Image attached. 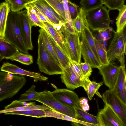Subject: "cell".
Instances as JSON below:
<instances>
[{
    "instance_id": "cell-1",
    "label": "cell",
    "mask_w": 126,
    "mask_h": 126,
    "mask_svg": "<svg viewBox=\"0 0 126 126\" xmlns=\"http://www.w3.org/2000/svg\"><path fill=\"white\" fill-rule=\"evenodd\" d=\"M26 82L23 76L0 71V102L13 97Z\"/></svg>"
},
{
    "instance_id": "cell-2",
    "label": "cell",
    "mask_w": 126,
    "mask_h": 126,
    "mask_svg": "<svg viewBox=\"0 0 126 126\" xmlns=\"http://www.w3.org/2000/svg\"><path fill=\"white\" fill-rule=\"evenodd\" d=\"M38 43V57L36 63L40 71L49 75L62 73L63 68L56 63L51 56L39 34Z\"/></svg>"
},
{
    "instance_id": "cell-3",
    "label": "cell",
    "mask_w": 126,
    "mask_h": 126,
    "mask_svg": "<svg viewBox=\"0 0 126 126\" xmlns=\"http://www.w3.org/2000/svg\"><path fill=\"white\" fill-rule=\"evenodd\" d=\"M4 38L14 45L20 52L28 54L22 37L19 28L16 12L10 11L7 21Z\"/></svg>"
},
{
    "instance_id": "cell-4",
    "label": "cell",
    "mask_w": 126,
    "mask_h": 126,
    "mask_svg": "<svg viewBox=\"0 0 126 126\" xmlns=\"http://www.w3.org/2000/svg\"><path fill=\"white\" fill-rule=\"evenodd\" d=\"M109 11L102 5L87 11L86 19L89 28L98 32L109 28L111 22Z\"/></svg>"
},
{
    "instance_id": "cell-5",
    "label": "cell",
    "mask_w": 126,
    "mask_h": 126,
    "mask_svg": "<svg viewBox=\"0 0 126 126\" xmlns=\"http://www.w3.org/2000/svg\"><path fill=\"white\" fill-rule=\"evenodd\" d=\"M36 101L46 105L52 110L77 118L74 108L65 106L61 103L53 96L51 92L46 90L39 92L36 97Z\"/></svg>"
},
{
    "instance_id": "cell-6",
    "label": "cell",
    "mask_w": 126,
    "mask_h": 126,
    "mask_svg": "<svg viewBox=\"0 0 126 126\" xmlns=\"http://www.w3.org/2000/svg\"><path fill=\"white\" fill-rule=\"evenodd\" d=\"M64 23L56 25L63 35L69 55L70 59L80 63L81 60V48L80 40V34L75 32L71 33L65 29Z\"/></svg>"
},
{
    "instance_id": "cell-7",
    "label": "cell",
    "mask_w": 126,
    "mask_h": 126,
    "mask_svg": "<svg viewBox=\"0 0 126 126\" xmlns=\"http://www.w3.org/2000/svg\"><path fill=\"white\" fill-rule=\"evenodd\" d=\"M105 104L112 109L126 126V104L111 90L106 91L103 94L102 98Z\"/></svg>"
},
{
    "instance_id": "cell-8",
    "label": "cell",
    "mask_w": 126,
    "mask_h": 126,
    "mask_svg": "<svg viewBox=\"0 0 126 126\" xmlns=\"http://www.w3.org/2000/svg\"><path fill=\"white\" fill-rule=\"evenodd\" d=\"M18 23L21 36L24 43L27 49L33 48L31 39V24L28 18L26 10L16 12Z\"/></svg>"
},
{
    "instance_id": "cell-9",
    "label": "cell",
    "mask_w": 126,
    "mask_h": 126,
    "mask_svg": "<svg viewBox=\"0 0 126 126\" xmlns=\"http://www.w3.org/2000/svg\"><path fill=\"white\" fill-rule=\"evenodd\" d=\"M51 93L55 98L63 105L81 109L79 97L74 91L66 89L57 88Z\"/></svg>"
},
{
    "instance_id": "cell-10",
    "label": "cell",
    "mask_w": 126,
    "mask_h": 126,
    "mask_svg": "<svg viewBox=\"0 0 126 126\" xmlns=\"http://www.w3.org/2000/svg\"><path fill=\"white\" fill-rule=\"evenodd\" d=\"M113 31L114 34L107 51L109 63L114 60L119 56L126 53V44L124 40L122 32L118 33L113 30Z\"/></svg>"
},
{
    "instance_id": "cell-11",
    "label": "cell",
    "mask_w": 126,
    "mask_h": 126,
    "mask_svg": "<svg viewBox=\"0 0 126 126\" xmlns=\"http://www.w3.org/2000/svg\"><path fill=\"white\" fill-rule=\"evenodd\" d=\"M97 116L100 126H125L117 114L106 104L100 110Z\"/></svg>"
},
{
    "instance_id": "cell-12",
    "label": "cell",
    "mask_w": 126,
    "mask_h": 126,
    "mask_svg": "<svg viewBox=\"0 0 126 126\" xmlns=\"http://www.w3.org/2000/svg\"><path fill=\"white\" fill-rule=\"evenodd\" d=\"M119 67L110 62L106 65H102L98 68L103 77V82L109 90L114 87L116 82Z\"/></svg>"
},
{
    "instance_id": "cell-13",
    "label": "cell",
    "mask_w": 126,
    "mask_h": 126,
    "mask_svg": "<svg viewBox=\"0 0 126 126\" xmlns=\"http://www.w3.org/2000/svg\"><path fill=\"white\" fill-rule=\"evenodd\" d=\"M0 71L13 74L25 75L34 78V81H46L48 78L39 73L28 71L9 63H4L0 68Z\"/></svg>"
},
{
    "instance_id": "cell-14",
    "label": "cell",
    "mask_w": 126,
    "mask_h": 126,
    "mask_svg": "<svg viewBox=\"0 0 126 126\" xmlns=\"http://www.w3.org/2000/svg\"><path fill=\"white\" fill-rule=\"evenodd\" d=\"M45 30L51 35L69 59V55L64 37L56 25L43 22Z\"/></svg>"
},
{
    "instance_id": "cell-15",
    "label": "cell",
    "mask_w": 126,
    "mask_h": 126,
    "mask_svg": "<svg viewBox=\"0 0 126 126\" xmlns=\"http://www.w3.org/2000/svg\"><path fill=\"white\" fill-rule=\"evenodd\" d=\"M62 82L68 89L74 90L79 87H83L82 82L77 76L69 65L63 69L62 73L61 74Z\"/></svg>"
},
{
    "instance_id": "cell-16",
    "label": "cell",
    "mask_w": 126,
    "mask_h": 126,
    "mask_svg": "<svg viewBox=\"0 0 126 126\" xmlns=\"http://www.w3.org/2000/svg\"><path fill=\"white\" fill-rule=\"evenodd\" d=\"M126 74L125 67H119L115 83L111 90L125 104H126Z\"/></svg>"
},
{
    "instance_id": "cell-17",
    "label": "cell",
    "mask_w": 126,
    "mask_h": 126,
    "mask_svg": "<svg viewBox=\"0 0 126 126\" xmlns=\"http://www.w3.org/2000/svg\"><path fill=\"white\" fill-rule=\"evenodd\" d=\"M80 35L81 53L85 62L89 64L92 68L98 69L102 65L97 59L83 35L82 33Z\"/></svg>"
},
{
    "instance_id": "cell-18",
    "label": "cell",
    "mask_w": 126,
    "mask_h": 126,
    "mask_svg": "<svg viewBox=\"0 0 126 126\" xmlns=\"http://www.w3.org/2000/svg\"><path fill=\"white\" fill-rule=\"evenodd\" d=\"M18 50L13 44L4 38H0V55L2 59H7Z\"/></svg>"
},
{
    "instance_id": "cell-19",
    "label": "cell",
    "mask_w": 126,
    "mask_h": 126,
    "mask_svg": "<svg viewBox=\"0 0 126 126\" xmlns=\"http://www.w3.org/2000/svg\"><path fill=\"white\" fill-rule=\"evenodd\" d=\"M86 12L81 7L79 8L78 16L75 19L72 20L75 32L79 34H81L85 27H88L86 19Z\"/></svg>"
},
{
    "instance_id": "cell-20",
    "label": "cell",
    "mask_w": 126,
    "mask_h": 126,
    "mask_svg": "<svg viewBox=\"0 0 126 126\" xmlns=\"http://www.w3.org/2000/svg\"><path fill=\"white\" fill-rule=\"evenodd\" d=\"M74 108L76 114L77 119L90 124L93 126H100L97 116L91 114L80 108Z\"/></svg>"
},
{
    "instance_id": "cell-21",
    "label": "cell",
    "mask_w": 126,
    "mask_h": 126,
    "mask_svg": "<svg viewBox=\"0 0 126 126\" xmlns=\"http://www.w3.org/2000/svg\"><path fill=\"white\" fill-rule=\"evenodd\" d=\"M10 11V6L8 3L3 2L0 4V38H4L7 17Z\"/></svg>"
},
{
    "instance_id": "cell-22",
    "label": "cell",
    "mask_w": 126,
    "mask_h": 126,
    "mask_svg": "<svg viewBox=\"0 0 126 126\" xmlns=\"http://www.w3.org/2000/svg\"><path fill=\"white\" fill-rule=\"evenodd\" d=\"M47 32L55 52L60 62L63 69L65 68L69 65L70 59L49 34Z\"/></svg>"
},
{
    "instance_id": "cell-23",
    "label": "cell",
    "mask_w": 126,
    "mask_h": 126,
    "mask_svg": "<svg viewBox=\"0 0 126 126\" xmlns=\"http://www.w3.org/2000/svg\"><path fill=\"white\" fill-rule=\"evenodd\" d=\"M39 32L47 51L56 63L62 68L60 62L50 42L47 32L44 29L41 28L39 30Z\"/></svg>"
},
{
    "instance_id": "cell-24",
    "label": "cell",
    "mask_w": 126,
    "mask_h": 126,
    "mask_svg": "<svg viewBox=\"0 0 126 126\" xmlns=\"http://www.w3.org/2000/svg\"><path fill=\"white\" fill-rule=\"evenodd\" d=\"M31 3L38 9H41L65 23L63 19L57 14L45 0H36Z\"/></svg>"
},
{
    "instance_id": "cell-25",
    "label": "cell",
    "mask_w": 126,
    "mask_h": 126,
    "mask_svg": "<svg viewBox=\"0 0 126 126\" xmlns=\"http://www.w3.org/2000/svg\"><path fill=\"white\" fill-rule=\"evenodd\" d=\"M69 65L77 76L82 82L83 87L85 90L86 91L90 80L89 77H85L83 75L80 63L70 59Z\"/></svg>"
},
{
    "instance_id": "cell-26",
    "label": "cell",
    "mask_w": 126,
    "mask_h": 126,
    "mask_svg": "<svg viewBox=\"0 0 126 126\" xmlns=\"http://www.w3.org/2000/svg\"><path fill=\"white\" fill-rule=\"evenodd\" d=\"M30 22L33 26H38L41 28L45 29V28L43 22L39 18L33 10L32 6L30 3L27 4L25 8Z\"/></svg>"
},
{
    "instance_id": "cell-27",
    "label": "cell",
    "mask_w": 126,
    "mask_h": 126,
    "mask_svg": "<svg viewBox=\"0 0 126 126\" xmlns=\"http://www.w3.org/2000/svg\"><path fill=\"white\" fill-rule=\"evenodd\" d=\"M94 40L97 52L101 63L102 65L108 64L109 62L105 45H103L100 41L97 39L95 37Z\"/></svg>"
},
{
    "instance_id": "cell-28",
    "label": "cell",
    "mask_w": 126,
    "mask_h": 126,
    "mask_svg": "<svg viewBox=\"0 0 126 126\" xmlns=\"http://www.w3.org/2000/svg\"><path fill=\"white\" fill-rule=\"evenodd\" d=\"M118 11L119 14L116 19L117 30L116 32L119 33L126 26V6L123 5Z\"/></svg>"
},
{
    "instance_id": "cell-29",
    "label": "cell",
    "mask_w": 126,
    "mask_h": 126,
    "mask_svg": "<svg viewBox=\"0 0 126 126\" xmlns=\"http://www.w3.org/2000/svg\"><path fill=\"white\" fill-rule=\"evenodd\" d=\"M7 59L17 61L22 64L27 65H30L33 63V58L32 55L20 52L19 50Z\"/></svg>"
},
{
    "instance_id": "cell-30",
    "label": "cell",
    "mask_w": 126,
    "mask_h": 126,
    "mask_svg": "<svg viewBox=\"0 0 126 126\" xmlns=\"http://www.w3.org/2000/svg\"><path fill=\"white\" fill-rule=\"evenodd\" d=\"M5 115H20L41 118L45 117V110H33L14 111L5 113Z\"/></svg>"
},
{
    "instance_id": "cell-31",
    "label": "cell",
    "mask_w": 126,
    "mask_h": 126,
    "mask_svg": "<svg viewBox=\"0 0 126 126\" xmlns=\"http://www.w3.org/2000/svg\"><path fill=\"white\" fill-rule=\"evenodd\" d=\"M81 33L85 37L89 47L93 52L97 59L101 63L96 51L94 37L89 27L88 26L85 27Z\"/></svg>"
},
{
    "instance_id": "cell-32",
    "label": "cell",
    "mask_w": 126,
    "mask_h": 126,
    "mask_svg": "<svg viewBox=\"0 0 126 126\" xmlns=\"http://www.w3.org/2000/svg\"><path fill=\"white\" fill-rule=\"evenodd\" d=\"M66 22V18L63 4L60 0H45Z\"/></svg>"
},
{
    "instance_id": "cell-33",
    "label": "cell",
    "mask_w": 126,
    "mask_h": 126,
    "mask_svg": "<svg viewBox=\"0 0 126 126\" xmlns=\"http://www.w3.org/2000/svg\"><path fill=\"white\" fill-rule=\"evenodd\" d=\"M102 82L97 83L94 81H90L86 91L89 100H91L95 94L101 98L102 96L98 91L99 88L103 85Z\"/></svg>"
},
{
    "instance_id": "cell-34",
    "label": "cell",
    "mask_w": 126,
    "mask_h": 126,
    "mask_svg": "<svg viewBox=\"0 0 126 126\" xmlns=\"http://www.w3.org/2000/svg\"><path fill=\"white\" fill-rule=\"evenodd\" d=\"M81 7L86 11L103 5L102 0H81Z\"/></svg>"
},
{
    "instance_id": "cell-35",
    "label": "cell",
    "mask_w": 126,
    "mask_h": 126,
    "mask_svg": "<svg viewBox=\"0 0 126 126\" xmlns=\"http://www.w3.org/2000/svg\"><path fill=\"white\" fill-rule=\"evenodd\" d=\"M35 86L32 85L31 88L25 93L21 95L19 100L22 102L30 101H36V97L39 94L35 90Z\"/></svg>"
},
{
    "instance_id": "cell-36",
    "label": "cell",
    "mask_w": 126,
    "mask_h": 126,
    "mask_svg": "<svg viewBox=\"0 0 126 126\" xmlns=\"http://www.w3.org/2000/svg\"><path fill=\"white\" fill-rule=\"evenodd\" d=\"M6 2L9 4L11 11L13 12H17L25 8V5L29 3L25 0H7Z\"/></svg>"
},
{
    "instance_id": "cell-37",
    "label": "cell",
    "mask_w": 126,
    "mask_h": 126,
    "mask_svg": "<svg viewBox=\"0 0 126 126\" xmlns=\"http://www.w3.org/2000/svg\"><path fill=\"white\" fill-rule=\"evenodd\" d=\"M45 117H53L72 122L74 121V118L51 109L45 110Z\"/></svg>"
},
{
    "instance_id": "cell-38",
    "label": "cell",
    "mask_w": 126,
    "mask_h": 126,
    "mask_svg": "<svg viewBox=\"0 0 126 126\" xmlns=\"http://www.w3.org/2000/svg\"><path fill=\"white\" fill-rule=\"evenodd\" d=\"M125 0H102L103 4L108 8L109 10H119L124 4Z\"/></svg>"
},
{
    "instance_id": "cell-39",
    "label": "cell",
    "mask_w": 126,
    "mask_h": 126,
    "mask_svg": "<svg viewBox=\"0 0 126 126\" xmlns=\"http://www.w3.org/2000/svg\"><path fill=\"white\" fill-rule=\"evenodd\" d=\"M36 105L35 102H22L18 100L13 101L10 104L5 106L4 110L14 108L20 107L29 105Z\"/></svg>"
},
{
    "instance_id": "cell-40",
    "label": "cell",
    "mask_w": 126,
    "mask_h": 126,
    "mask_svg": "<svg viewBox=\"0 0 126 126\" xmlns=\"http://www.w3.org/2000/svg\"><path fill=\"white\" fill-rule=\"evenodd\" d=\"M69 10L71 17L72 20L75 19L78 14L79 6L76 4L72 3L70 0H68Z\"/></svg>"
},
{
    "instance_id": "cell-41",
    "label": "cell",
    "mask_w": 126,
    "mask_h": 126,
    "mask_svg": "<svg viewBox=\"0 0 126 126\" xmlns=\"http://www.w3.org/2000/svg\"><path fill=\"white\" fill-rule=\"evenodd\" d=\"M37 9L52 24L56 25H59L62 23H64L43 10L37 8Z\"/></svg>"
},
{
    "instance_id": "cell-42",
    "label": "cell",
    "mask_w": 126,
    "mask_h": 126,
    "mask_svg": "<svg viewBox=\"0 0 126 126\" xmlns=\"http://www.w3.org/2000/svg\"><path fill=\"white\" fill-rule=\"evenodd\" d=\"M80 65L84 76L85 77H89L92 74V68L89 64L85 62L81 63Z\"/></svg>"
},
{
    "instance_id": "cell-43",
    "label": "cell",
    "mask_w": 126,
    "mask_h": 126,
    "mask_svg": "<svg viewBox=\"0 0 126 126\" xmlns=\"http://www.w3.org/2000/svg\"><path fill=\"white\" fill-rule=\"evenodd\" d=\"M113 30L111 27L108 29L98 32L99 33L102 39L105 41L109 39L111 36V32Z\"/></svg>"
},
{
    "instance_id": "cell-44",
    "label": "cell",
    "mask_w": 126,
    "mask_h": 126,
    "mask_svg": "<svg viewBox=\"0 0 126 126\" xmlns=\"http://www.w3.org/2000/svg\"><path fill=\"white\" fill-rule=\"evenodd\" d=\"M64 10L66 18V22H72L70 13L69 10L68 2V0H62Z\"/></svg>"
},
{
    "instance_id": "cell-45",
    "label": "cell",
    "mask_w": 126,
    "mask_h": 126,
    "mask_svg": "<svg viewBox=\"0 0 126 126\" xmlns=\"http://www.w3.org/2000/svg\"><path fill=\"white\" fill-rule=\"evenodd\" d=\"M33 8V10L40 19L42 22H48L53 24L35 6L31 4Z\"/></svg>"
},
{
    "instance_id": "cell-46",
    "label": "cell",
    "mask_w": 126,
    "mask_h": 126,
    "mask_svg": "<svg viewBox=\"0 0 126 126\" xmlns=\"http://www.w3.org/2000/svg\"><path fill=\"white\" fill-rule=\"evenodd\" d=\"M79 103L81 109L84 111H88L89 107L88 103V100L85 98L82 97L79 99Z\"/></svg>"
},
{
    "instance_id": "cell-47",
    "label": "cell",
    "mask_w": 126,
    "mask_h": 126,
    "mask_svg": "<svg viewBox=\"0 0 126 126\" xmlns=\"http://www.w3.org/2000/svg\"><path fill=\"white\" fill-rule=\"evenodd\" d=\"M124 55L125 54H123L118 57L117 58L119 60L121 65L125 67Z\"/></svg>"
},
{
    "instance_id": "cell-48",
    "label": "cell",
    "mask_w": 126,
    "mask_h": 126,
    "mask_svg": "<svg viewBox=\"0 0 126 126\" xmlns=\"http://www.w3.org/2000/svg\"><path fill=\"white\" fill-rule=\"evenodd\" d=\"M2 60V58L1 57L0 55V62Z\"/></svg>"
},
{
    "instance_id": "cell-49",
    "label": "cell",
    "mask_w": 126,
    "mask_h": 126,
    "mask_svg": "<svg viewBox=\"0 0 126 126\" xmlns=\"http://www.w3.org/2000/svg\"><path fill=\"white\" fill-rule=\"evenodd\" d=\"M60 0L62 1V0Z\"/></svg>"
}]
</instances>
